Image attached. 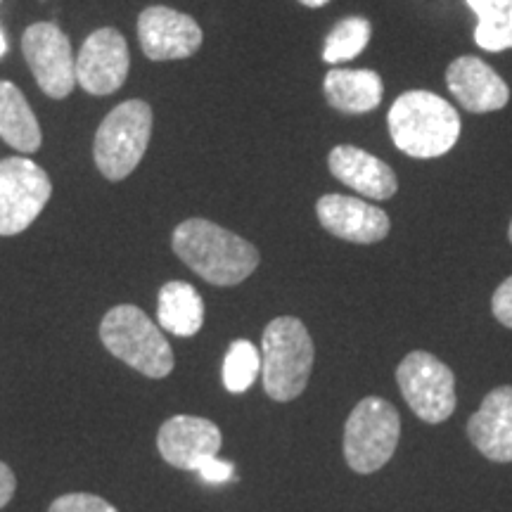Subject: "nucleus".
<instances>
[{
	"instance_id": "obj_15",
	"label": "nucleus",
	"mask_w": 512,
	"mask_h": 512,
	"mask_svg": "<svg viewBox=\"0 0 512 512\" xmlns=\"http://www.w3.org/2000/svg\"><path fill=\"white\" fill-rule=\"evenodd\" d=\"M328 166L330 174L339 183L356 190L358 195L370 197V200H389L399 190V181H396L392 166L356 145L332 147Z\"/></svg>"
},
{
	"instance_id": "obj_18",
	"label": "nucleus",
	"mask_w": 512,
	"mask_h": 512,
	"mask_svg": "<svg viewBox=\"0 0 512 512\" xmlns=\"http://www.w3.org/2000/svg\"><path fill=\"white\" fill-rule=\"evenodd\" d=\"M159 328L176 337H192L204 325V302L200 292L183 280H171L159 290Z\"/></svg>"
},
{
	"instance_id": "obj_22",
	"label": "nucleus",
	"mask_w": 512,
	"mask_h": 512,
	"mask_svg": "<svg viewBox=\"0 0 512 512\" xmlns=\"http://www.w3.org/2000/svg\"><path fill=\"white\" fill-rule=\"evenodd\" d=\"M261 375V354L247 339H235L223 361V384L230 394H245Z\"/></svg>"
},
{
	"instance_id": "obj_1",
	"label": "nucleus",
	"mask_w": 512,
	"mask_h": 512,
	"mask_svg": "<svg viewBox=\"0 0 512 512\" xmlns=\"http://www.w3.org/2000/svg\"><path fill=\"white\" fill-rule=\"evenodd\" d=\"M171 247L202 280L219 287L245 283L261 256L252 242L207 219H188L174 230Z\"/></svg>"
},
{
	"instance_id": "obj_20",
	"label": "nucleus",
	"mask_w": 512,
	"mask_h": 512,
	"mask_svg": "<svg viewBox=\"0 0 512 512\" xmlns=\"http://www.w3.org/2000/svg\"><path fill=\"white\" fill-rule=\"evenodd\" d=\"M477 15L475 43L486 53L512 50V0H465Z\"/></svg>"
},
{
	"instance_id": "obj_23",
	"label": "nucleus",
	"mask_w": 512,
	"mask_h": 512,
	"mask_svg": "<svg viewBox=\"0 0 512 512\" xmlns=\"http://www.w3.org/2000/svg\"><path fill=\"white\" fill-rule=\"evenodd\" d=\"M48 512H119L105 498L95 494H64L55 498Z\"/></svg>"
},
{
	"instance_id": "obj_4",
	"label": "nucleus",
	"mask_w": 512,
	"mask_h": 512,
	"mask_svg": "<svg viewBox=\"0 0 512 512\" xmlns=\"http://www.w3.org/2000/svg\"><path fill=\"white\" fill-rule=\"evenodd\" d=\"M313 368V342L299 318H273L261 342V377L273 401H292L304 392Z\"/></svg>"
},
{
	"instance_id": "obj_26",
	"label": "nucleus",
	"mask_w": 512,
	"mask_h": 512,
	"mask_svg": "<svg viewBox=\"0 0 512 512\" xmlns=\"http://www.w3.org/2000/svg\"><path fill=\"white\" fill-rule=\"evenodd\" d=\"M15 489H17V479H15V472L10 470L8 465L0 460V508H5L12 501V496H15Z\"/></svg>"
},
{
	"instance_id": "obj_25",
	"label": "nucleus",
	"mask_w": 512,
	"mask_h": 512,
	"mask_svg": "<svg viewBox=\"0 0 512 512\" xmlns=\"http://www.w3.org/2000/svg\"><path fill=\"white\" fill-rule=\"evenodd\" d=\"M233 463H228V460H219V458H211L204 463L200 470V477L204 479V482L209 484H223L228 482V479H233Z\"/></svg>"
},
{
	"instance_id": "obj_8",
	"label": "nucleus",
	"mask_w": 512,
	"mask_h": 512,
	"mask_svg": "<svg viewBox=\"0 0 512 512\" xmlns=\"http://www.w3.org/2000/svg\"><path fill=\"white\" fill-rule=\"evenodd\" d=\"M53 195V183L36 162L24 157L0 159V235L24 233Z\"/></svg>"
},
{
	"instance_id": "obj_21",
	"label": "nucleus",
	"mask_w": 512,
	"mask_h": 512,
	"mask_svg": "<svg viewBox=\"0 0 512 512\" xmlns=\"http://www.w3.org/2000/svg\"><path fill=\"white\" fill-rule=\"evenodd\" d=\"M370 36H373V24L366 17H347L337 22L323 43V62L342 64L354 60L366 50Z\"/></svg>"
},
{
	"instance_id": "obj_12",
	"label": "nucleus",
	"mask_w": 512,
	"mask_h": 512,
	"mask_svg": "<svg viewBox=\"0 0 512 512\" xmlns=\"http://www.w3.org/2000/svg\"><path fill=\"white\" fill-rule=\"evenodd\" d=\"M223 437L219 425L195 415H174L157 434V448L162 458L178 470L197 472L207 460L221 451Z\"/></svg>"
},
{
	"instance_id": "obj_16",
	"label": "nucleus",
	"mask_w": 512,
	"mask_h": 512,
	"mask_svg": "<svg viewBox=\"0 0 512 512\" xmlns=\"http://www.w3.org/2000/svg\"><path fill=\"white\" fill-rule=\"evenodd\" d=\"M472 444L494 463L512 460V387H498L467 422Z\"/></svg>"
},
{
	"instance_id": "obj_24",
	"label": "nucleus",
	"mask_w": 512,
	"mask_h": 512,
	"mask_svg": "<svg viewBox=\"0 0 512 512\" xmlns=\"http://www.w3.org/2000/svg\"><path fill=\"white\" fill-rule=\"evenodd\" d=\"M491 311H494L498 323L512 330V275L498 285L494 299H491Z\"/></svg>"
},
{
	"instance_id": "obj_9",
	"label": "nucleus",
	"mask_w": 512,
	"mask_h": 512,
	"mask_svg": "<svg viewBox=\"0 0 512 512\" xmlns=\"http://www.w3.org/2000/svg\"><path fill=\"white\" fill-rule=\"evenodd\" d=\"M22 53L31 74L48 98L62 100L74 91L76 62L72 43L53 22H36L24 31Z\"/></svg>"
},
{
	"instance_id": "obj_17",
	"label": "nucleus",
	"mask_w": 512,
	"mask_h": 512,
	"mask_svg": "<svg viewBox=\"0 0 512 512\" xmlns=\"http://www.w3.org/2000/svg\"><path fill=\"white\" fill-rule=\"evenodd\" d=\"M323 93L332 110L366 114L380 107L384 83L373 69H330L323 79Z\"/></svg>"
},
{
	"instance_id": "obj_11",
	"label": "nucleus",
	"mask_w": 512,
	"mask_h": 512,
	"mask_svg": "<svg viewBox=\"0 0 512 512\" xmlns=\"http://www.w3.org/2000/svg\"><path fill=\"white\" fill-rule=\"evenodd\" d=\"M202 29L190 15L166 5H152L138 17V41L155 62L185 60L202 46Z\"/></svg>"
},
{
	"instance_id": "obj_10",
	"label": "nucleus",
	"mask_w": 512,
	"mask_h": 512,
	"mask_svg": "<svg viewBox=\"0 0 512 512\" xmlns=\"http://www.w3.org/2000/svg\"><path fill=\"white\" fill-rule=\"evenodd\" d=\"M131 69L126 38L119 29L105 27L93 31L83 41L76 57V83L91 95L117 93Z\"/></svg>"
},
{
	"instance_id": "obj_28",
	"label": "nucleus",
	"mask_w": 512,
	"mask_h": 512,
	"mask_svg": "<svg viewBox=\"0 0 512 512\" xmlns=\"http://www.w3.org/2000/svg\"><path fill=\"white\" fill-rule=\"evenodd\" d=\"M5 53H8V38H5L3 27H0V57H5Z\"/></svg>"
},
{
	"instance_id": "obj_27",
	"label": "nucleus",
	"mask_w": 512,
	"mask_h": 512,
	"mask_svg": "<svg viewBox=\"0 0 512 512\" xmlns=\"http://www.w3.org/2000/svg\"><path fill=\"white\" fill-rule=\"evenodd\" d=\"M299 3L306 5V8H323V5H328L330 0H299Z\"/></svg>"
},
{
	"instance_id": "obj_30",
	"label": "nucleus",
	"mask_w": 512,
	"mask_h": 512,
	"mask_svg": "<svg viewBox=\"0 0 512 512\" xmlns=\"http://www.w3.org/2000/svg\"><path fill=\"white\" fill-rule=\"evenodd\" d=\"M0 3H3V0H0Z\"/></svg>"
},
{
	"instance_id": "obj_2",
	"label": "nucleus",
	"mask_w": 512,
	"mask_h": 512,
	"mask_svg": "<svg viewBox=\"0 0 512 512\" xmlns=\"http://www.w3.org/2000/svg\"><path fill=\"white\" fill-rule=\"evenodd\" d=\"M394 145L408 157L437 159L460 140V117L451 102L430 91H406L387 114Z\"/></svg>"
},
{
	"instance_id": "obj_7",
	"label": "nucleus",
	"mask_w": 512,
	"mask_h": 512,
	"mask_svg": "<svg viewBox=\"0 0 512 512\" xmlns=\"http://www.w3.org/2000/svg\"><path fill=\"white\" fill-rule=\"evenodd\" d=\"M396 380L403 399L420 420L437 425L456 411V377L437 356L411 351L396 368Z\"/></svg>"
},
{
	"instance_id": "obj_13",
	"label": "nucleus",
	"mask_w": 512,
	"mask_h": 512,
	"mask_svg": "<svg viewBox=\"0 0 512 512\" xmlns=\"http://www.w3.org/2000/svg\"><path fill=\"white\" fill-rule=\"evenodd\" d=\"M320 226L339 240L354 245H375L389 235V216L380 207L363 202L361 197L323 195L316 204Z\"/></svg>"
},
{
	"instance_id": "obj_3",
	"label": "nucleus",
	"mask_w": 512,
	"mask_h": 512,
	"mask_svg": "<svg viewBox=\"0 0 512 512\" xmlns=\"http://www.w3.org/2000/svg\"><path fill=\"white\" fill-rule=\"evenodd\" d=\"M100 339L112 356L152 380H162L174 370L169 339L138 306L119 304L107 311L100 323Z\"/></svg>"
},
{
	"instance_id": "obj_14",
	"label": "nucleus",
	"mask_w": 512,
	"mask_h": 512,
	"mask_svg": "<svg viewBox=\"0 0 512 512\" xmlns=\"http://www.w3.org/2000/svg\"><path fill=\"white\" fill-rule=\"evenodd\" d=\"M446 86L456 95L460 107L472 114L503 110L510 100V88L491 64L477 55L456 57L446 69Z\"/></svg>"
},
{
	"instance_id": "obj_29",
	"label": "nucleus",
	"mask_w": 512,
	"mask_h": 512,
	"mask_svg": "<svg viewBox=\"0 0 512 512\" xmlns=\"http://www.w3.org/2000/svg\"><path fill=\"white\" fill-rule=\"evenodd\" d=\"M508 238H510V242H512V221H510V228H508Z\"/></svg>"
},
{
	"instance_id": "obj_6",
	"label": "nucleus",
	"mask_w": 512,
	"mask_h": 512,
	"mask_svg": "<svg viewBox=\"0 0 512 512\" xmlns=\"http://www.w3.org/2000/svg\"><path fill=\"white\" fill-rule=\"evenodd\" d=\"M401 418L389 401L366 396L351 411L344 427V456L358 475L377 472L392 460L399 446Z\"/></svg>"
},
{
	"instance_id": "obj_19",
	"label": "nucleus",
	"mask_w": 512,
	"mask_h": 512,
	"mask_svg": "<svg viewBox=\"0 0 512 512\" xmlns=\"http://www.w3.org/2000/svg\"><path fill=\"white\" fill-rule=\"evenodd\" d=\"M0 138L22 152H36L43 143L34 110L10 81H0Z\"/></svg>"
},
{
	"instance_id": "obj_5",
	"label": "nucleus",
	"mask_w": 512,
	"mask_h": 512,
	"mask_svg": "<svg viewBox=\"0 0 512 512\" xmlns=\"http://www.w3.org/2000/svg\"><path fill=\"white\" fill-rule=\"evenodd\" d=\"M152 136V110L145 100H126L102 119L93 157L107 181H124L138 169Z\"/></svg>"
}]
</instances>
